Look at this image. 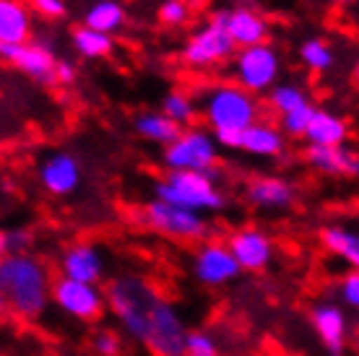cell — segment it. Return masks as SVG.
Wrapping results in <instances>:
<instances>
[{
    "instance_id": "6da1fadb",
    "label": "cell",
    "mask_w": 359,
    "mask_h": 356,
    "mask_svg": "<svg viewBox=\"0 0 359 356\" xmlns=\"http://www.w3.org/2000/svg\"><path fill=\"white\" fill-rule=\"evenodd\" d=\"M50 286L53 273L34 252L0 258V299L18 320L34 322L50 310Z\"/></svg>"
},
{
    "instance_id": "7a4b0ae2",
    "label": "cell",
    "mask_w": 359,
    "mask_h": 356,
    "mask_svg": "<svg viewBox=\"0 0 359 356\" xmlns=\"http://www.w3.org/2000/svg\"><path fill=\"white\" fill-rule=\"evenodd\" d=\"M201 112L208 125V133L214 135L219 149H237L240 135L252 123L261 120V104L258 99L240 89L237 83H219L206 91L201 102Z\"/></svg>"
},
{
    "instance_id": "3957f363",
    "label": "cell",
    "mask_w": 359,
    "mask_h": 356,
    "mask_svg": "<svg viewBox=\"0 0 359 356\" xmlns=\"http://www.w3.org/2000/svg\"><path fill=\"white\" fill-rule=\"evenodd\" d=\"M102 289H104L107 312L120 325V333L141 343L149 312H151L154 302L162 296L159 286L154 284L151 278L138 276V273H117Z\"/></svg>"
},
{
    "instance_id": "277c9868",
    "label": "cell",
    "mask_w": 359,
    "mask_h": 356,
    "mask_svg": "<svg viewBox=\"0 0 359 356\" xmlns=\"http://www.w3.org/2000/svg\"><path fill=\"white\" fill-rule=\"evenodd\" d=\"M154 198L193 214H219L224 211L226 196L219 187V172H167L154 185Z\"/></svg>"
},
{
    "instance_id": "5b68a950",
    "label": "cell",
    "mask_w": 359,
    "mask_h": 356,
    "mask_svg": "<svg viewBox=\"0 0 359 356\" xmlns=\"http://www.w3.org/2000/svg\"><path fill=\"white\" fill-rule=\"evenodd\" d=\"M222 149L214 135L203 128H182L172 143L164 146L162 164L167 172H214L219 167Z\"/></svg>"
},
{
    "instance_id": "8992f818",
    "label": "cell",
    "mask_w": 359,
    "mask_h": 356,
    "mask_svg": "<svg viewBox=\"0 0 359 356\" xmlns=\"http://www.w3.org/2000/svg\"><path fill=\"white\" fill-rule=\"evenodd\" d=\"M281 53L271 42L243 47L234 53V83L248 94H269L281 76Z\"/></svg>"
},
{
    "instance_id": "52a82bcc",
    "label": "cell",
    "mask_w": 359,
    "mask_h": 356,
    "mask_svg": "<svg viewBox=\"0 0 359 356\" xmlns=\"http://www.w3.org/2000/svg\"><path fill=\"white\" fill-rule=\"evenodd\" d=\"M50 307L76 322H99L107 315L104 289L99 284H83L57 276L50 286Z\"/></svg>"
},
{
    "instance_id": "ba28073f",
    "label": "cell",
    "mask_w": 359,
    "mask_h": 356,
    "mask_svg": "<svg viewBox=\"0 0 359 356\" xmlns=\"http://www.w3.org/2000/svg\"><path fill=\"white\" fill-rule=\"evenodd\" d=\"M188 330V322L180 315L177 304L162 294L149 312L141 343L149 348L151 356H182V343Z\"/></svg>"
},
{
    "instance_id": "9c48e42d",
    "label": "cell",
    "mask_w": 359,
    "mask_h": 356,
    "mask_svg": "<svg viewBox=\"0 0 359 356\" xmlns=\"http://www.w3.org/2000/svg\"><path fill=\"white\" fill-rule=\"evenodd\" d=\"M141 221L151 229L154 234H162L167 240L177 242H203L208 234V219L177 205H170L164 200H149L141 211Z\"/></svg>"
},
{
    "instance_id": "30bf717a",
    "label": "cell",
    "mask_w": 359,
    "mask_h": 356,
    "mask_svg": "<svg viewBox=\"0 0 359 356\" xmlns=\"http://www.w3.org/2000/svg\"><path fill=\"white\" fill-rule=\"evenodd\" d=\"M307 320H310V328H313L318 343L323 346V351L328 356H344L346 348H349L351 341V320L349 312L344 310L336 299H318V302L310 304V312H307Z\"/></svg>"
},
{
    "instance_id": "8fae6325",
    "label": "cell",
    "mask_w": 359,
    "mask_h": 356,
    "mask_svg": "<svg viewBox=\"0 0 359 356\" xmlns=\"http://www.w3.org/2000/svg\"><path fill=\"white\" fill-rule=\"evenodd\" d=\"M190 273L196 278V284L203 289H224L243 276L226 242L219 240H203L198 245L190 260Z\"/></svg>"
},
{
    "instance_id": "7c38bea8",
    "label": "cell",
    "mask_w": 359,
    "mask_h": 356,
    "mask_svg": "<svg viewBox=\"0 0 359 356\" xmlns=\"http://www.w3.org/2000/svg\"><path fill=\"white\" fill-rule=\"evenodd\" d=\"M237 47L232 45V39L226 36V32L214 21H206L201 29H196L188 36V42L182 47V62L203 71V68H214L219 62L229 60Z\"/></svg>"
},
{
    "instance_id": "4fadbf2b",
    "label": "cell",
    "mask_w": 359,
    "mask_h": 356,
    "mask_svg": "<svg viewBox=\"0 0 359 356\" xmlns=\"http://www.w3.org/2000/svg\"><path fill=\"white\" fill-rule=\"evenodd\" d=\"M226 247L243 273H263L269 271L276 255V245L271 234L261 226H240L229 234Z\"/></svg>"
},
{
    "instance_id": "5bb4252c",
    "label": "cell",
    "mask_w": 359,
    "mask_h": 356,
    "mask_svg": "<svg viewBox=\"0 0 359 356\" xmlns=\"http://www.w3.org/2000/svg\"><path fill=\"white\" fill-rule=\"evenodd\" d=\"M60 276L83 281V284H99L107 276V255L94 242H73L57 258Z\"/></svg>"
},
{
    "instance_id": "9a60e30c",
    "label": "cell",
    "mask_w": 359,
    "mask_h": 356,
    "mask_svg": "<svg viewBox=\"0 0 359 356\" xmlns=\"http://www.w3.org/2000/svg\"><path fill=\"white\" fill-rule=\"evenodd\" d=\"M211 21L224 29L226 36L232 39V45L237 47V50L263 45V42H269V36H271L269 18L261 16L258 11L245 8V6L216 11L214 16H211Z\"/></svg>"
},
{
    "instance_id": "2e32d148",
    "label": "cell",
    "mask_w": 359,
    "mask_h": 356,
    "mask_svg": "<svg viewBox=\"0 0 359 356\" xmlns=\"http://www.w3.org/2000/svg\"><path fill=\"white\" fill-rule=\"evenodd\" d=\"M0 57L13 62L18 71L27 73L29 78L39 81L45 86H55V57L53 47L39 39H29L27 45H3L0 42Z\"/></svg>"
},
{
    "instance_id": "e0dca14e",
    "label": "cell",
    "mask_w": 359,
    "mask_h": 356,
    "mask_svg": "<svg viewBox=\"0 0 359 356\" xmlns=\"http://www.w3.org/2000/svg\"><path fill=\"white\" fill-rule=\"evenodd\" d=\"M39 185L55 198L73 196L81 187V161L68 151L50 153L39 164Z\"/></svg>"
},
{
    "instance_id": "ac0fdd59",
    "label": "cell",
    "mask_w": 359,
    "mask_h": 356,
    "mask_svg": "<svg viewBox=\"0 0 359 356\" xmlns=\"http://www.w3.org/2000/svg\"><path fill=\"white\" fill-rule=\"evenodd\" d=\"M297 187L292 179L276 177V174H261L252 177L245 185V200L258 211H284L294 203Z\"/></svg>"
},
{
    "instance_id": "d6986e66",
    "label": "cell",
    "mask_w": 359,
    "mask_h": 356,
    "mask_svg": "<svg viewBox=\"0 0 359 356\" xmlns=\"http://www.w3.org/2000/svg\"><path fill=\"white\" fill-rule=\"evenodd\" d=\"M305 159L313 170L331 177H357L359 156L351 146H307Z\"/></svg>"
},
{
    "instance_id": "ffe728a7",
    "label": "cell",
    "mask_w": 359,
    "mask_h": 356,
    "mask_svg": "<svg viewBox=\"0 0 359 356\" xmlns=\"http://www.w3.org/2000/svg\"><path fill=\"white\" fill-rule=\"evenodd\" d=\"M237 149L245 153H250V156H258V159H276V156L284 153L287 141H284V133L278 130L276 125L258 120V123H252L248 130H243Z\"/></svg>"
},
{
    "instance_id": "44dd1931",
    "label": "cell",
    "mask_w": 359,
    "mask_h": 356,
    "mask_svg": "<svg viewBox=\"0 0 359 356\" xmlns=\"http://www.w3.org/2000/svg\"><path fill=\"white\" fill-rule=\"evenodd\" d=\"M32 8L24 0H0V42L27 45L32 39Z\"/></svg>"
},
{
    "instance_id": "7402d4cb",
    "label": "cell",
    "mask_w": 359,
    "mask_h": 356,
    "mask_svg": "<svg viewBox=\"0 0 359 356\" xmlns=\"http://www.w3.org/2000/svg\"><path fill=\"white\" fill-rule=\"evenodd\" d=\"M349 135L351 128L341 115H333L328 109L318 107H315L305 130V138L310 141V146H346Z\"/></svg>"
},
{
    "instance_id": "603a6c76",
    "label": "cell",
    "mask_w": 359,
    "mask_h": 356,
    "mask_svg": "<svg viewBox=\"0 0 359 356\" xmlns=\"http://www.w3.org/2000/svg\"><path fill=\"white\" fill-rule=\"evenodd\" d=\"M320 247L331 255V258L341 260L344 266H349L357 271L359 266V234L346 226V224H325L320 234Z\"/></svg>"
},
{
    "instance_id": "cb8c5ba5",
    "label": "cell",
    "mask_w": 359,
    "mask_h": 356,
    "mask_svg": "<svg viewBox=\"0 0 359 356\" xmlns=\"http://www.w3.org/2000/svg\"><path fill=\"white\" fill-rule=\"evenodd\" d=\"M128 11L120 0H94L83 16V27L102 32V34H115L126 27Z\"/></svg>"
},
{
    "instance_id": "d4e9b609",
    "label": "cell",
    "mask_w": 359,
    "mask_h": 356,
    "mask_svg": "<svg viewBox=\"0 0 359 356\" xmlns=\"http://www.w3.org/2000/svg\"><path fill=\"white\" fill-rule=\"evenodd\" d=\"M135 133L146 138V141L151 143H159V146H167L172 143L175 138L180 135V125H175L170 117H164L162 112H141V115L135 117Z\"/></svg>"
},
{
    "instance_id": "484cf974",
    "label": "cell",
    "mask_w": 359,
    "mask_h": 356,
    "mask_svg": "<svg viewBox=\"0 0 359 356\" xmlns=\"http://www.w3.org/2000/svg\"><path fill=\"white\" fill-rule=\"evenodd\" d=\"M73 50L86 57V60H99V57H107L115 50V39L109 34L94 32V29H76L73 32Z\"/></svg>"
},
{
    "instance_id": "4316f807",
    "label": "cell",
    "mask_w": 359,
    "mask_h": 356,
    "mask_svg": "<svg viewBox=\"0 0 359 356\" xmlns=\"http://www.w3.org/2000/svg\"><path fill=\"white\" fill-rule=\"evenodd\" d=\"M299 60L313 73H325L336 65V53H333L331 42H325L320 36H310L299 45Z\"/></svg>"
},
{
    "instance_id": "83f0119b",
    "label": "cell",
    "mask_w": 359,
    "mask_h": 356,
    "mask_svg": "<svg viewBox=\"0 0 359 356\" xmlns=\"http://www.w3.org/2000/svg\"><path fill=\"white\" fill-rule=\"evenodd\" d=\"M269 102L271 107H273V112H278V117H281L310 104V97H307V91L299 83H276L269 91Z\"/></svg>"
},
{
    "instance_id": "f1b7e54d",
    "label": "cell",
    "mask_w": 359,
    "mask_h": 356,
    "mask_svg": "<svg viewBox=\"0 0 359 356\" xmlns=\"http://www.w3.org/2000/svg\"><path fill=\"white\" fill-rule=\"evenodd\" d=\"M162 115L170 117L172 123L182 128V125H190L198 117V104L185 91H170L162 99Z\"/></svg>"
},
{
    "instance_id": "f546056e",
    "label": "cell",
    "mask_w": 359,
    "mask_h": 356,
    "mask_svg": "<svg viewBox=\"0 0 359 356\" xmlns=\"http://www.w3.org/2000/svg\"><path fill=\"white\" fill-rule=\"evenodd\" d=\"M182 356H224V351H222V341L216 338V333L206 328H193L185 336Z\"/></svg>"
},
{
    "instance_id": "4dcf8cb0",
    "label": "cell",
    "mask_w": 359,
    "mask_h": 356,
    "mask_svg": "<svg viewBox=\"0 0 359 356\" xmlns=\"http://www.w3.org/2000/svg\"><path fill=\"white\" fill-rule=\"evenodd\" d=\"M91 351L97 356H123L126 354V338L120 330L99 328L91 336Z\"/></svg>"
},
{
    "instance_id": "1f68e13d",
    "label": "cell",
    "mask_w": 359,
    "mask_h": 356,
    "mask_svg": "<svg viewBox=\"0 0 359 356\" xmlns=\"http://www.w3.org/2000/svg\"><path fill=\"white\" fill-rule=\"evenodd\" d=\"M336 302L341 304L344 310H357L359 307V273L354 268H349L339 284H336Z\"/></svg>"
},
{
    "instance_id": "d6a6232c",
    "label": "cell",
    "mask_w": 359,
    "mask_h": 356,
    "mask_svg": "<svg viewBox=\"0 0 359 356\" xmlns=\"http://www.w3.org/2000/svg\"><path fill=\"white\" fill-rule=\"evenodd\" d=\"M313 112H315V107H313V102H310V104L294 109V112H289V115H281V128H278V130L284 135H292V138H305L307 123H310Z\"/></svg>"
},
{
    "instance_id": "836d02e7",
    "label": "cell",
    "mask_w": 359,
    "mask_h": 356,
    "mask_svg": "<svg viewBox=\"0 0 359 356\" xmlns=\"http://www.w3.org/2000/svg\"><path fill=\"white\" fill-rule=\"evenodd\" d=\"M156 18L164 27H182L190 18V3L188 0H162V6L156 11Z\"/></svg>"
},
{
    "instance_id": "e575fe53",
    "label": "cell",
    "mask_w": 359,
    "mask_h": 356,
    "mask_svg": "<svg viewBox=\"0 0 359 356\" xmlns=\"http://www.w3.org/2000/svg\"><path fill=\"white\" fill-rule=\"evenodd\" d=\"M6 234V255H21V252H32L34 247V232L29 226H13V229H3Z\"/></svg>"
},
{
    "instance_id": "d590c367",
    "label": "cell",
    "mask_w": 359,
    "mask_h": 356,
    "mask_svg": "<svg viewBox=\"0 0 359 356\" xmlns=\"http://www.w3.org/2000/svg\"><path fill=\"white\" fill-rule=\"evenodd\" d=\"M32 8L42 18L55 21V18H63L68 13V3L65 0H32Z\"/></svg>"
},
{
    "instance_id": "8d00e7d4",
    "label": "cell",
    "mask_w": 359,
    "mask_h": 356,
    "mask_svg": "<svg viewBox=\"0 0 359 356\" xmlns=\"http://www.w3.org/2000/svg\"><path fill=\"white\" fill-rule=\"evenodd\" d=\"M73 81H76V65L68 62V60L55 62V83H60V86H71Z\"/></svg>"
},
{
    "instance_id": "74e56055",
    "label": "cell",
    "mask_w": 359,
    "mask_h": 356,
    "mask_svg": "<svg viewBox=\"0 0 359 356\" xmlns=\"http://www.w3.org/2000/svg\"><path fill=\"white\" fill-rule=\"evenodd\" d=\"M320 3H328V6H351L354 0H320Z\"/></svg>"
},
{
    "instance_id": "f35d334b",
    "label": "cell",
    "mask_w": 359,
    "mask_h": 356,
    "mask_svg": "<svg viewBox=\"0 0 359 356\" xmlns=\"http://www.w3.org/2000/svg\"><path fill=\"white\" fill-rule=\"evenodd\" d=\"M6 255V234H3V229H0V258Z\"/></svg>"
},
{
    "instance_id": "ab89813d",
    "label": "cell",
    "mask_w": 359,
    "mask_h": 356,
    "mask_svg": "<svg viewBox=\"0 0 359 356\" xmlns=\"http://www.w3.org/2000/svg\"><path fill=\"white\" fill-rule=\"evenodd\" d=\"M6 315V304H3V299H0V317Z\"/></svg>"
}]
</instances>
